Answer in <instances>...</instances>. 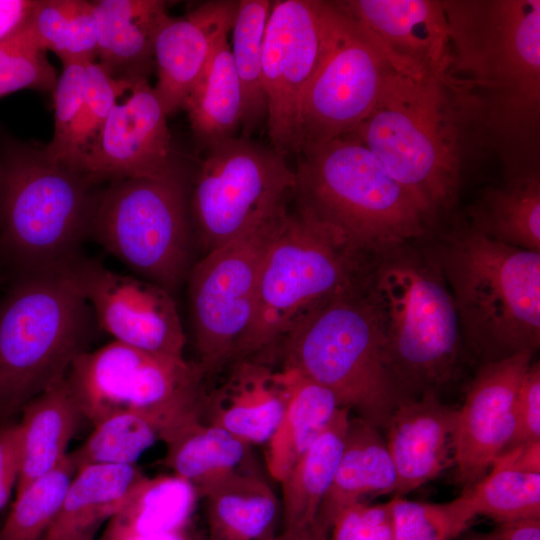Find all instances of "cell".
Masks as SVG:
<instances>
[{"label": "cell", "instance_id": "6da1fadb", "mask_svg": "<svg viewBox=\"0 0 540 540\" xmlns=\"http://www.w3.org/2000/svg\"><path fill=\"white\" fill-rule=\"evenodd\" d=\"M445 81L474 129L504 148L537 140L540 1L445 0Z\"/></svg>", "mask_w": 540, "mask_h": 540}, {"label": "cell", "instance_id": "7a4b0ae2", "mask_svg": "<svg viewBox=\"0 0 540 540\" xmlns=\"http://www.w3.org/2000/svg\"><path fill=\"white\" fill-rule=\"evenodd\" d=\"M470 128L443 78L393 67L369 114L347 135L365 145L431 217L456 199Z\"/></svg>", "mask_w": 540, "mask_h": 540}, {"label": "cell", "instance_id": "3957f363", "mask_svg": "<svg viewBox=\"0 0 540 540\" xmlns=\"http://www.w3.org/2000/svg\"><path fill=\"white\" fill-rule=\"evenodd\" d=\"M296 211L365 259L425 233L427 214L360 141L345 135L302 145L297 153Z\"/></svg>", "mask_w": 540, "mask_h": 540}, {"label": "cell", "instance_id": "277c9868", "mask_svg": "<svg viewBox=\"0 0 540 540\" xmlns=\"http://www.w3.org/2000/svg\"><path fill=\"white\" fill-rule=\"evenodd\" d=\"M402 244L364 262L361 282L402 399L436 393L452 377L462 338L455 303L430 252Z\"/></svg>", "mask_w": 540, "mask_h": 540}, {"label": "cell", "instance_id": "5b68a950", "mask_svg": "<svg viewBox=\"0 0 540 540\" xmlns=\"http://www.w3.org/2000/svg\"><path fill=\"white\" fill-rule=\"evenodd\" d=\"M453 297L462 341L484 363L540 344V252L507 245L471 227L429 251Z\"/></svg>", "mask_w": 540, "mask_h": 540}, {"label": "cell", "instance_id": "8992f818", "mask_svg": "<svg viewBox=\"0 0 540 540\" xmlns=\"http://www.w3.org/2000/svg\"><path fill=\"white\" fill-rule=\"evenodd\" d=\"M93 318L69 267L21 275L0 304L1 423L66 377Z\"/></svg>", "mask_w": 540, "mask_h": 540}, {"label": "cell", "instance_id": "52a82bcc", "mask_svg": "<svg viewBox=\"0 0 540 540\" xmlns=\"http://www.w3.org/2000/svg\"><path fill=\"white\" fill-rule=\"evenodd\" d=\"M277 345L290 367L330 390L340 407L386 428L402 397L387 369L361 274L302 318Z\"/></svg>", "mask_w": 540, "mask_h": 540}, {"label": "cell", "instance_id": "ba28073f", "mask_svg": "<svg viewBox=\"0 0 540 540\" xmlns=\"http://www.w3.org/2000/svg\"><path fill=\"white\" fill-rule=\"evenodd\" d=\"M43 149L11 147L1 167L0 248L22 274L64 269L80 257L96 194Z\"/></svg>", "mask_w": 540, "mask_h": 540}, {"label": "cell", "instance_id": "9c48e42d", "mask_svg": "<svg viewBox=\"0 0 540 540\" xmlns=\"http://www.w3.org/2000/svg\"><path fill=\"white\" fill-rule=\"evenodd\" d=\"M363 262L324 227L287 211L263 261L253 320L232 361L277 345L302 318L352 283Z\"/></svg>", "mask_w": 540, "mask_h": 540}, {"label": "cell", "instance_id": "30bf717a", "mask_svg": "<svg viewBox=\"0 0 540 540\" xmlns=\"http://www.w3.org/2000/svg\"><path fill=\"white\" fill-rule=\"evenodd\" d=\"M191 227L179 172L112 181L96 194L89 234L143 279L171 293L188 274Z\"/></svg>", "mask_w": 540, "mask_h": 540}, {"label": "cell", "instance_id": "8fae6325", "mask_svg": "<svg viewBox=\"0 0 540 540\" xmlns=\"http://www.w3.org/2000/svg\"><path fill=\"white\" fill-rule=\"evenodd\" d=\"M203 379L197 365L184 358L116 341L80 353L66 375L82 415L93 425L116 413L139 412L160 426L162 441L200 418Z\"/></svg>", "mask_w": 540, "mask_h": 540}, {"label": "cell", "instance_id": "7c38bea8", "mask_svg": "<svg viewBox=\"0 0 540 540\" xmlns=\"http://www.w3.org/2000/svg\"><path fill=\"white\" fill-rule=\"evenodd\" d=\"M295 173L271 146L239 136L208 150L188 208L206 253L256 229L286 209Z\"/></svg>", "mask_w": 540, "mask_h": 540}, {"label": "cell", "instance_id": "4fadbf2b", "mask_svg": "<svg viewBox=\"0 0 540 540\" xmlns=\"http://www.w3.org/2000/svg\"><path fill=\"white\" fill-rule=\"evenodd\" d=\"M322 45L301 103V146L351 133L393 66L375 36L337 1L318 0ZM301 148V147H300Z\"/></svg>", "mask_w": 540, "mask_h": 540}, {"label": "cell", "instance_id": "5bb4252c", "mask_svg": "<svg viewBox=\"0 0 540 540\" xmlns=\"http://www.w3.org/2000/svg\"><path fill=\"white\" fill-rule=\"evenodd\" d=\"M287 208L235 240L205 253L189 272L197 367L206 376L232 361L253 320L261 268Z\"/></svg>", "mask_w": 540, "mask_h": 540}, {"label": "cell", "instance_id": "9a60e30c", "mask_svg": "<svg viewBox=\"0 0 540 540\" xmlns=\"http://www.w3.org/2000/svg\"><path fill=\"white\" fill-rule=\"evenodd\" d=\"M321 45L318 0L272 2L262 46V82L270 146L285 158L301 147V103Z\"/></svg>", "mask_w": 540, "mask_h": 540}, {"label": "cell", "instance_id": "2e32d148", "mask_svg": "<svg viewBox=\"0 0 540 540\" xmlns=\"http://www.w3.org/2000/svg\"><path fill=\"white\" fill-rule=\"evenodd\" d=\"M69 270L97 325L124 345L184 358L186 337L174 300L163 287L79 258Z\"/></svg>", "mask_w": 540, "mask_h": 540}, {"label": "cell", "instance_id": "e0dca14e", "mask_svg": "<svg viewBox=\"0 0 540 540\" xmlns=\"http://www.w3.org/2000/svg\"><path fill=\"white\" fill-rule=\"evenodd\" d=\"M118 81L115 103L83 175L95 184L179 173L167 114L154 87L147 78Z\"/></svg>", "mask_w": 540, "mask_h": 540}, {"label": "cell", "instance_id": "ac0fdd59", "mask_svg": "<svg viewBox=\"0 0 540 540\" xmlns=\"http://www.w3.org/2000/svg\"><path fill=\"white\" fill-rule=\"evenodd\" d=\"M225 367L221 382L203 390L200 418L250 445L266 444L283 417L298 371L284 361L278 345Z\"/></svg>", "mask_w": 540, "mask_h": 540}, {"label": "cell", "instance_id": "d6986e66", "mask_svg": "<svg viewBox=\"0 0 540 540\" xmlns=\"http://www.w3.org/2000/svg\"><path fill=\"white\" fill-rule=\"evenodd\" d=\"M533 354L523 351L484 363L457 409L454 464L465 489L481 480L509 447L516 395Z\"/></svg>", "mask_w": 540, "mask_h": 540}, {"label": "cell", "instance_id": "ffe728a7", "mask_svg": "<svg viewBox=\"0 0 540 540\" xmlns=\"http://www.w3.org/2000/svg\"><path fill=\"white\" fill-rule=\"evenodd\" d=\"M337 2L375 36L395 69L445 80L450 39L443 1Z\"/></svg>", "mask_w": 540, "mask_h": 540}, {"label": "cell", "instance_id": "44dd1931", "mask_svg": "<svg viewBox=\"0 0 540 540\" xmlns=\"http://www.w3.org/2000/svg\"><path fill=\"white\" fill-rule=\"evenodd\" d=\"M238 1H207L185 16L167 15L154 39V90L168 115L184 103L220 41L228 37Z\"/></svg>", "mask_w": 540, "mask_h": 540}, {"label": "cell", "instance_id": "7402d4cb", "mask_svg": "<svg viewBox=\"0 0 540 540\" xmlns=\"http://www.w3.org/2000/svg\"><path fill=\"white\" fill-rule=\"evenodd\" d=\"M456 418L457 409L433 392L399 401L386 426L394 496L404 497L454 464Z\"/></svg>", "mask_w": 540, "mask_h": 540}, {"label": "cell", "instance_id": "603a6c76", "mask_svg": "<svg viewBox=\"0 0 540 540\" xmlns=\"http://www.w3.org/2000/svg\"><path fill=\"white\" fill-rule=\"evenodd\" d=\"M163 0L92 2L96 62L116 80L147 78L155 68L154 39L168 15Z\"/></svg>", "mask_w": 540, "mask_h": 540}, {"label": "cell", "instance_id": "cb8c5ba5", "mask_svg": "<svg viewBox=\"0 0 540 540\" xmlns=\"http://www.w3.org/2000/svg\"><path fill=\"white\" fill-rule=\"evenodd\" d=\"M396 471L379 429L361 417L350 418L343 452L315 525L327 537L341 511L366 496L395 492Z\"/></svg>", "mask_w": 540, "mask_h": 540}, {"label": "cell", "instance_id": "d4e9b609", "mask_svg": "<svg viewBox=\"0 0 540 540\" xmlns=\"http://www.w3.org/2000/svg\"><path fill=\"white\" fill-rule=\"evenodd\" d=\"M20 413V469L15 495L65 458L83 416L66 377L29 401Z\"/></svg>", "mask_w": 540, "mask_h": 540}, {"label": "cell", "instance_id": "484cf974", "mask_svg": "<svg viewBox=\"0 0 540 540\" xmlns=\"http://www.w3.org/2000/svg\"><path fill=\"white\" fill-rule=\"evenodd\" d=\"M164 442L166 465L189 482L198 497L235 473L255 470L252 445L201 418L181 426Z\"/></svg>", "mask_w": 540, "mask_h": 540}, {"label": "cell", "instance_id": "4316f807", "mask_svg": "<svg viewBox=\"0 0 540 540\" xmlns=\"http://www.w3.org/2000/svg\"><path fill=\"white\" fill-rule=\"evenodd\" d=\"M203 498L208 540H273L277 535L279 500L256 469L223 479Z\"/></svg>", "mask_w": 540, "mask_h": 540}, {"label": "cell", "instance_id": "83f0119b", "mask_svg": "<svg viewBox=\"0 0 540 540\" xmlns=\"http://www.w3.org/2000/svg\"><path fill=\"white\" fill-rule=\"evenodd\" d=\"M146 476L135 465H87L78 469L42 540H65L114 516Z\"/></svg>", "mask_w": 540, "mask_h": 540}, {"label": "cell", "instance_id": "f1b7e54d", "mask_svg": "<svg viewBox=\"0 0 540 540\" xmlns=\"http://www.w3.org/2000/svg\"><path fill=\"white\" fill-rule=\"evenodd\" d=\"M349 421L350 411L340 407L280 481L284 530L315 524L343 452Z\"/></svg>", "mask_w": 540, "mask_h": 540}, {"label": "cell", "instance_id": "f546056e", "mask_svg": "<svg viewBox=\"0 0 540 540\" xmlns=\"http://www.w3.org/2000/svg\"><path fill=\"white\" fill-rule=\"evenodd\" d=\"M183 109L196 141L205 150L235 137L241 127L242 95L228 37L216 47Z\"/></svg>", "mask_w": 540, "mask_h": 540}, {"label": "cell", "instance_id": "4dcf8cb0", "mask_svg": "<svg viewBox=\"0 0 540 540\" xmlns=\"http://www.w3.org/2000/svg\"><path fill=\"white\" fill-rule=\"evenodd\" d=\"M197 497L194 487L174 474L145 477L121 510L108 519L102 540H134L181 531Z\"/></svg>", "mask_w": 540, "mask_h": 540}, {"label": "cell", "instance_id": "1f68e13d", "mask_svg": "<svg viewBox=\"0 0 540 540\" xmlns=\"http://www.w3.org/2000/svg\"><path fill=\"white\" fill-rule=\"evenodd\" d=\"M471 228L495 241L540 252V180L535 170L513 173L472 208Z\"/></svg>", "mask_w": 540, "mask_h": 540}, {"label": "cell", "instance_id": "d6a6232c", "mask_svg": "<svg viewBox=\"0 0 540 540\" xmlns=\"http://www.w3.org/2000/svg\"><path fill=\"white\" fill-rule=\"evenodd\" d=\"M340 408L334 394L298 372L283 417L266 443V466L280 482Z\"/></svg>", "mask_w": 540, "mask_h": 540}, {"label": "cell", "instance_id": "836d02e7", "mask_svg": "<svg viewBox=\"0 0 540 540\" xmlns=\"http://www.w3.org/2000/svg\"><path fill=\"white\" fill-rule=\"evenodd\" d=\"M271 4L269 0H239L232 28L231 53L242 95L241 136L247 138L267 119L262 46Z\"/></svg>", "mask_w": 540, "mask_h": 540}, {"label": "cell", "instance_id": "e575fe53", "mask_svg": "<svg viewBox=\"0 0 540 540\" xmlns=\"http://www.w3.org/2000/svg\"><path fill=\"white\" fill-rule=\"evenodd\" d=\"M26 27L37 46L43 51H53L63 66L96 61L95 26L90 1L37 0Z\"/></svg>", "mask_w": 540, "mask_h": 540}, {"label": "cell", "instance_id": "d590c367", "mask_svg": "<svg viewBox=\"0 0 540 540\" xmlns=\"http://www.w3.org/2000/svg\"><path fill=\"white\" fill-rule=\"evenodd\" d=\"M485 476L465 489L477 515L497 524L540 518V473L513 466L501 454Z\"/></svg>", "mask_w": 540, "mask_h": 540}, {"label": "cell", "instance_id": "8d00e7d4", "mask_svg": "<svg viewBox=\"0 0 540 540\" xmlns=\"http://www.w3.org/2000/svg\"><path fill=\"white\" fill-rule=\"evenodd\" d=\"M160 426L139 412H120L104 418L76 450L68 453L76 471L87 465H135L157 440Z\"/></svg>", "mask_w": 540, "mask_h": 540}, {"label": "cell", "instance_id": "74e56055", "mask_svg": "<svg viewBox=\"0 0 540 540\" xmlns=\"http://www.w3.org/2000/svg\"><path fill=\"white\" fill-rule=\"evenodd\" d=\"M75 473L76 467L67 454L53 470L15 495L0 540H42Z\"/></svg>", "mask_w": 540, "mask_h": 540}, {"label": "cell", "instance_id": "f35d334b", "mask_svg": "<svg viewBox=\"0 0 540 540\" xmlns=\"http://www.w3.org/2000/svg\"><path fill=\"white\" fill-rule=\"evenodd\" d=\"M394 540H452L477 516L466 491L445 503L393 496Z\"/></svg>", "mask_w": 540, "mask_h": 540}, {"label": "cell", "instance_id": "ab89813d", "mask_svg": "<svg viewBox=\"0 0 540 540\" xmlns=\"http://www.w3.org/2000/svg\"><path fill=\"white\" fill-rule=\"evenodd\" d=\"M118 88L119 81L96 61L85 64L84 102L62 164L83 175V169L115 103Z\"/></svg>", "mask_w": 540, "mask_h": 540}, {"label": "cell", "instance_id": "60d3db41", "mask_svg": "<svg viewBox=\"0 0 540 540\" xmlns=\"http://www.w3.org/2000/svg\"><path fill=\"white\" fill-rule=\"evenodd\" d=\"M57 78L56 70L35 43L26 23L0 42V98L26 88L53 92Z\"/></svg>", "mask_w": 540, "mask_h": 540}, {"label": "cell", "instance_id": "b9f144b4", "mask_svg": "<svg viewBox=\"0 0 540 540\" xmlns=\"http://www.w3.org/2000/svg\"><path fill=\"white\" fill-rule=\"evenodd\" d=\"M54 96V135L44 148L53 160L63 162L79 118L85 96V64L63 66L57 78Z\"/></svg>", "mask_w": 540, "mask_h": 540}, {"label": "cell", "instance_id": "7bdbcfd3", "mask_svg": "<svg viewBox=\"0 0 540 540\" xmlns=\"http://www.w3.org/2000/svg\"><path fill=\"white\" fill-rule=\"evenodd\" d=\"M329 532L327 540H394L391 500L350 505L335 518Z\"/></svg>", "mask_w": 540, "mask_h": 540}, {"label": "cell", "instance_id": "ee69618b", "mask_svg": "<svg viewBox=\"0 0 540 540\" xmlns=\"http://www.w3.org/2000/svg\"><path fill=\"white\" fill-rule=\"evenodd\" d=\"M514 413L515 430L509 447L540 441L539 362L529 366L521 381L515 399Z\"/></svg>", "mask_w": 540, "mask_h": 540}, {"label": "cell", "instance_id": "f6af8a7d", "mask_svg": "<svg viewBox=\"0 0 540 540\" xmlns=\"http://www.w3.org/2000/svg\"><path fill=\"white\" fill-rule=\"evenodd\" d=\"M20 469V437L18 423L0 424V512L16 488Z\"/></svg>", "mask_w": 540, "mask_h": 540}, {"label": "cell", "instance_id": "bcb514c9", "mask_svg": "<svg viewBox=\"0 0 540 540\" xmlns=\"http://www.w3.org/2000/svg\"><path fill=\"white\" fill-rule=\"evenodd\" d=\"M469 540H540V518L499 523L491 532Z\"/></svg>", "mask_w": 540, "mask_h": 540}, {"label": "cell", "instance_id": "7dc6e473", "mask_svg": "<svg viewBox=\"0 0 540 540\" xmlns=\"http://www.w3.org/2000/svg\"><path fill=\"white\" fill-rule=\"evenodd\" d=\"M37 0H0V42L17 32L28 20Z\"/></svg>", "mask_w": 540, "mask_h": 540}, {"label": "cell", "instance_id": "c3c4849f", "mask_svg": "<svg viewBox=\"0 0 540 540\" xmlns=\"http://www.w3.org/2000/svg\"><path fill=\"white\" fill-rule=\"evenodd\" d=\"M273 540H327V537L314 524L297 529L283 530Z\"/></svg>", "mask_w": 540, "mask_h": 540}, {"label": "cell", "instance_id": "681fc988", "mask_svg": "<svg viewBox=\"0 0 540 540\" xmlns=\"http://www.w3.org/2000/svg\"><path fill=\"white\" fill-rule=\"evenodd\" d=\"M134 540H187L181 531L145 536Z\"/></svg>", "mask_w": 540, "mask_h": 540}, {"label": "cell", "instance_id": "f907efd6", "mask_svg": "<svg viewBox=\"0 0 540 540\" xmlns=\"http://www.w3.org/2000/svg\"><path fill=\"white\" fill-rule=\"evenodd\" d=\"M96 529H88L69 536L65 540H93Z\"/></svg>", "mask_w": 540, "mask_h": 540}, {"label": "cell", "instance_id": "816d5d0a", "mask_svg": "<svg viewBox=\"0 0 540 540\" xmlns=\"http://www.w3.org/2000/svg\"><path fill=\"white\" fill-rule=\"evenodd\" d=\"M0 188H1V167H0Z\"/></svg>", "mask_w": 540, "mask_h": 540}]
</instances>
